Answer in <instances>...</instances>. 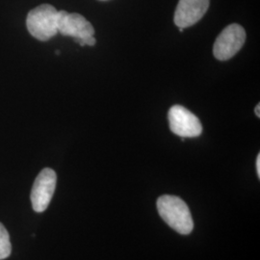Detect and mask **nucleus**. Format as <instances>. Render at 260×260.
<instances>
[{"instance_id": "1", "label": "nucleus", "mask_w": 260, "mask_h": 260, "mask_svg": "<svg viewBox=\"0 0 260 260\" xmlns=\"http://www.w3.org/2000/svg\"><path fill=\"white\" fill-rule=\"evenodd\" d=\"M159 215L176 232L187 235L193 231L194 222L185 202L176 196H161L157 201Z\"/></svg>"}, {"instance_id": "2", "label": "nucleus", "mask_w": 260, "mask_h": 260, "mask_svg": "<svg viewBox=\"0 0 260 260\" xmlns=\"http://www.w3.org/2000/svg\"><path fill=\"white\" fill-rule=\"evenodd\" d=\"M57 19L58 11L52 5L42 4L28 13L26 26L33 37L46 42L58 33Z\"/></svg>"}, {"instance_id": "3", "label": "nucleus", "mask_w": 260, "mask_h": 260, "mask_svg": "<svg viewBox=\"0 0 260 260\" xmlns=\"http://www.w3.org/2000/svg\"><path fill=\"white\" fill-rule=\"evenodd\" d=\"M246 41V32L241 25L233 23L223 29L216 39L213 47L214 56L220 61L230 60L235 55Z\"/></svg>"}, {"instance_id": "4", "label": "nucleus", "mask_w": 260, "mask_h": 260, "mask_svg": "<svg viewBox=\"0 0 260 260\" xmlns=\"http://www.w3.org/2000/svg\"><path fill=\"white\" fill-rule=\"evenodd\" d=\"M168 119L171 131L183 139L199 137L203 132L199 118L181 105L173 106L169 111Z\"/></svg>"}, {"instance_id": "5", "label": "nucleus", "mask_w": 260, "mask_h": 260, "mask_svg": "<svg viewBox=\"0 0 260 260\" xmlns=\"http://www.w3.org/2000/svg\"><path fill=\"white\" fill-rule=\"evenodd\" d=\"M57 176L50 168H45L36 177L31 190V204L33 209L42 213L47 210L55 192Z\"/></svg>"}, {"instance_id": "6", "label": "nucleus", "mask_w": 260, "mask_h": 260, "mask_svg": "<svg viewBox=\"0 0 260 260\" xmlns=\"http://www.w3.org/2000/svg\"><path fill=\"white\" fill-rule=\"evenodd\" d=\"M58 33L63 36L73 37L75 43L81 44L88 38L93 37L94 29L83 16L76 13H68L67 11H58L57 19Z\"/></svg>"}, {"instance_id": "7", "label": "nucleus", "mask_w": 260, "mask_h": 260, "mask_svg": "<svg viewBox=\"0 0 260 260\" xmlns=\"http://www.w3.org/2000/svg\"><path fill=\"white\" fill-rule=\"evenodd\" d=\"M210 0H179L175 12V23L178 28L194 25L203 19L209 8Z\"/></svg>"}, {"instance_id": "8", "label": "nucleus", "mask_w": 260, "mask_h": 260, "mask_svg": "<svg viewBox=\"0 0 260 260\" xmlns=\"http://www.w3.org/2000/svg\"><path fill=\"white\" fill-rule=\"evenodd\" d=\"M12 251L9 233L5 226L0 223V260L9 257Z\"/></svg>"}, {"instance_id": "9", "label": "nucleus", "mask_w": 260, "mask_h": 260, "mask_svg": "<svg viewBox=\"0 0 260 260\" xmlns=\"http://www.w3.org/2000/svg\"><path fill=\"white\" fill-rule=\"evenodd\" d=\"M255 165H256L257 177H258V178H260V154H258L257 157H256V163H255Z\"/></svg>"}, {"instance_id": "10", "label": "nucleus", "mask_w": 260, "mask_h": 260, "mask_svg": "<svg viewBox=\"0 0 260 260\" xmlns=\"http://www.w3.org/2000/svg\"><path fill=\"white\" fill-rule=\"evenodd\" d=\"M259 108H260V105L259 103L256 105V107H255V109H254V113H255V115L259 118L260 117V113H259Z\"/></svg>"}, {"instance_id": "11", "label": "nucleus", "mask_w": 260, "mask_h": 260, "mask_svg": "<svg viewBox=\"0 0 260 260\" xmlns=\"http://www.w3.org/2000/svg\"><path fill=\"white\" fill-rule=\"evenodd\" d=\"M183 30H184L183 28H179V31H180V32H183Z\"/></svg>"}]
</instances>
